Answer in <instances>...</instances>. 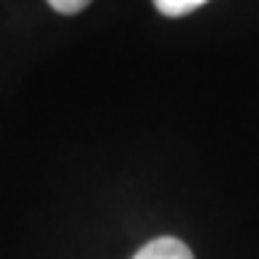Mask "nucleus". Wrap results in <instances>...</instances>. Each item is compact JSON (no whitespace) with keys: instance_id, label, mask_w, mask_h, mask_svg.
Returning a JSON list of instances; mask_svg holds the SVG:
<instances>
[{"instance_id":"obj_1","label":"nucleus","mask_w":259,"mask_h":259,"mask_svg":"<svg viewBox=\"0 0 259 259\" xmlns=\"http://www.w3.org/2000/svg\"><path fill=\"white\" fill-rule=\"evenodd\" d=\"M133 259H196V256L180 238L161 235V238L148 241L143 249H138V254Z\"/></svg>"},{"instance_id":"obj_3","label":"nucleus","mask_w":259,"mask_h":259,"mask_svg":"<svg viewBox=\"0 0 259 259\" xmlns=\"http://www.w3.org/2000/svg\"><path fill=\"white\" fill-rule=\"evenodd\" d=\"M51 8H56L58 14H79L90 0H48Z\"/></svg>"},{"instance_id":"obj_2","label":"nucleus","mask_w":259,"mask_h":259,"mask_svg":"<svg viewBox=\"0 0 259 259\" xmlns=\"http://www.w3.org/2000/svg\"><path fill=\"white\" fill-rule=\"evenodd\" d=\"M154 3L164 16H183V14H191L198 6H204L206 0H154Z\"/></svg>"}]
</instances>
